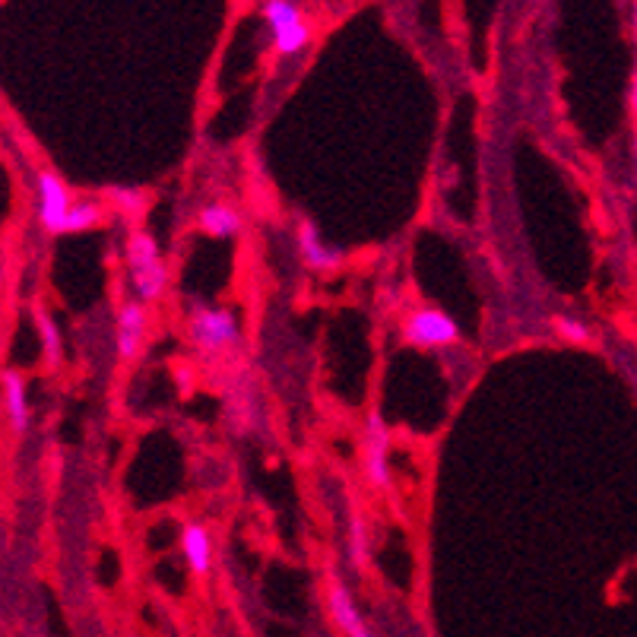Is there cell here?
Listing matches in <instances>:
<instances>
[{
	"mask_svg": "<svg viewBox=\"0 0 637 637\" xmlns=\"http://www.w3.org/2000/svg\"><path fill=\"white\" fill-rule=\"evenodd\" d=\"M187 333L200 352H219L238 343L241 327L229 308H197L187 321Z\"/></svg>",
	"mask_w": 637,
	"mask_h": 637,
	"instance_id": "cell-1",
	"label": "cell"
},
{
	"mask_svg": "<svg viewBox=\"0 0 637 637\" xmlns=\"http://www.w3.org/2000/svg\"><path fill=\"white\" fill-rule=\"evenodd\" d=\"M260 13H264L267 26L273 29L279 54H295L308 45L311 26L302 16V7L298 4H289V0H267V4L260 7Z\"/></svg>",
	"mask_w": 637,
	"mask_h": 637,
	"instance_id": "cell-2",
	"label": "cell"
},
{
	"mask_svg": "<svg viewBox=\"0 0 637 637\" xmlns=\"http://www.w3.org/2000/svg\"><path fill=\"white\" fill-rule=\"evenodd\" d=\"M403 336H406V343L419 346V349H435V346L457 343L460 330H457V321L451 314L435 311V308H422V311L406 317Z\"/></svg>",
	"mask_w": 637,
	"mask_h": 637,
	"instance_id": "cell-3",
	"label": "cell"
},
{
	"mask_svg": "<svg viewBox=\"0 0 637 637\" xmlns=\"http://www.w3.org/2000/svg\"><path fill=\"white\" fill-rule=\"evenodd\" d=\"M390 444V425L381 419V412H371L365 422V476L378 489L390 485Z\"/></svg>",
	"mask_w": 637,
	"mask_h": 637,
	"instance_id": "cell-4",
	"label": "cell"
},
{
	"mask_svg": "<svg viewBox=\"0 0 637 637\" xmlns=\"http://www.w3.org/2000/svg\"><path fill=\"white\" fill-rule=\"evenodd\" d=\"M39 219L42 226L54 235H61L67 229V213H70V194L67 184L54 175V172H42L39 175Z\"/></svg>",
	"mask_w": 637,
	"mask_h": 637,
	"instance_id": "cell-5",
	"label": "cell"
},
{
	"mask_svg": "<svg viewBox=\"0 0 637 637\" xmlns=\"http://www.w3.org/2000/svg\"><path fill=\"white\" fill-rule=\"evenodd\" d=\"M327 603H330V615L333 622L340 625V631L346 637H374V631L365 625V618L359 615V609H355L352 603V593L346 590V584H340V580H330V590H327Z\"/></svg>",
	"mask_w": 637,
	"mask_h": 637,
	"instance_id": "cell-6",
	"label": "cell"
},
{
	"mask_svg": "<svg viewBox=\"0 0 637 637\" xmlns=\"http://www.w3.org/2000/svg\"><path fill=\"white\" fill-rule=\"evenodd\" d=\"M298 251H302L305 264L314 267V270L330 273V270H340L343 267V251L324 245L321 232H317V226H314V222H308V219L302 222V226H298Z\"/></svg>",
	"mask_w": 637,
	"mask_h": 637,
	"instance_id": "cell-7",
	"label": "cell"
},
{
	"mask_svg": "<svg viewBox=\"0 0 637 637\" xmlns=\"http://www.w3.org/2000/svg\"><path fill=\"white\" fill-rule=\"evenodd\" d=\"M146 336V308L143 302H124L118 308V355L121 359H134L143 349Z\"/></svg>",
	"mask_w": 637,
	"mask_h": 637,
	"instance_id": "cell-8",
	"label": "cell"
},
{
	"mask_svg": "<svg viewBox=\"0 0 637 637\" xmlns=\"http://www.w3.org/2000/svg\"><path fill=\"white\" fill-rule=\"evenodd\" d=\"M181 552H184L187 568H191L194 574H206V571H210V565H213V542H210V533H206L203 523H197V520L184 523Z\"/></svg>",
	"mask_w": 637,
	"mask_h": 637,
	"instance_id": "cell-9",
	"label": "cell"
},
{
	"mask_svg": "<svg viewBox=\"0 0 637 637\" xmlns=\"http://www.w3.org/2000/svg\"><path fill=\"white\" fill-rule=\"evenodd\" d=\"M197 226L206 232V235H213V238H232L241 232V213L232 210V206L226 203H210V206H203L200 210V219H197Z\"/></svg>",
	"mask_w": 637,
	"mask_h": 637,
	"instance_id": "cell-10",
	"label": "cell"
},
{
	"mask_svg": "<svg viewBox=\"0 0 637 637\" xmlns=\"http://www.w3.org/2000/svg\"><path fill=\"white\" fill-rule=\"evenodd\" d=\"M4 397H7V416H10L13 432H26L29 428V403H26L23 374L4 371Z\"/></svg>",
	"mask_w": 637,
	"mask_h": 637,
	"instance_id": "cell-11",
	"label": "cell"
},
{
	"mask_svg": "<svg viewBox=\"0 0 637 637\" xmlns=\"http://www.w3.org/2000/svg\"><path fill=\"white\" fill-rule=\"evenodd\" d=\"M127 264H130V273H143V270H153L162 264V254H159V245L156 238L137 229L134 235L127 238Z\"/></svg>",
	"mask_w": 637,
	"mask_h": 637,
	"instance_id": "cell-12",
	"label": "cell"
},
{
	"mask_svg": "<svg viewBox=\"0 0 637 637\" xmlns=\"http://www.w3.org/2000/svg\"><path fill=\"white\" fill-rule=\"evenodd\" d=\"M105 222V210L96 200H73L70 213H67V229L64 232H86V229H99Z\"/></svg>",
	"mask_w": 637,
	"mask_h": 637,
	"instance_id": "cell-13",
	"label": "cell"
},
{
	"mask_svg": "<svg viewBox=\"0 0 637 637\" xmlns=\"http://www.w3.org/2000/svg\"><path fill=\"white\" fill-rule=\"evenodd\" d=\"M130 279H134L137 298H143V302H153V298H159L165 292V286H168V270H165V264H159L153 270L130 273Z\"/></svg>",
	"mask_w": 637,
	"mask_h": 637,
	"instance_id": "cell-14",
	"label": "cell"
},
{
	"mask_svg": "<svg viewBox=\"0 0 637 637\" xmlns=\"http://www.w3.org/2000/svg\"><path fill=\"white\" fill-rule=\"evenodd\" d=\"M35 327H39V336H42V349H45V359L48 365H58L61 362V330L58 324L51 321L48 311H35Z\"/></svg>",
	"mask_w": 637,
	"mask_h": 637,
	"instance_id": "cell-15",
	"label": "cell"
},
{
	"mask_svg": "<svg viewBox=\"0 0 637 637\" xmlns=\"http://www.w3.org/2000/svg\"><path fill=\"white\" fill-rule=\"evenodd\" d=\"M349 549H352L355 565H365V558H368V527H365V520L359 514H352V523H349Z\"/></svg>",
	"mask_w": 637,
	"mask_h": 637,
	"instance_id": "cell-16",
	"label": "cell"
},
{
	"mask_svg": "<svg viewBox=\"0 0 637 637\" xmlns=\"http://www.w3.org/2000/svg\"><path fill=\"white\" fill-rule=\"evenodd\" d=\"M111 200H115L124 213H143V206H146V194L143 191H137V187H108L105 191Z\"/></svg>",
	"mask_w": 637,
	"mask_h": 637,
	"instance_id": "cell-17",
	"label": "cell"
},
{
	"mask_svg": "<svg viewBox=\"0 0 637 637\" xmlns=\"http://www.w3.org/2000/svg\"><path fill=\"white\" fill-rule=\"evenodd\" d=\"M555 330L565 336L571 343H590V327L584 321H577V317H555Z\"/></svg>",
	"mask_w": 637,
	"mask_h": 637,
	"instance_id": "cell-18",
	"label": "cell"
},
{
	"mask_svg": "<svg viewBox=\"0 0 637 637\" xmlns=\"http://www.w3.org/2000/svg\"><path fill=\"white\" fill-rule=\"evenodd\" d=\"M631 108H634V115H637V77L631 83Z\"/></svg>",
	"mask_w": 637,
	"mask_h": 637,
	"instance_id": "cell-19",
	"label": "cell"
},
{
	"mask_svg": "<svg viewBox=\"0 0 637 637\" xmlns=\"http://www.w3.org/2000/svg\"><path fill=\"white\" fill-rule=\"evenodd\" d=\"M634 35H637V4H634Z\"/></svg>",
	"mask_w": 637,
	"mask_h": 637,
	"instance_id": "cell-20",
	"label": "cell"
}]
</instances>
